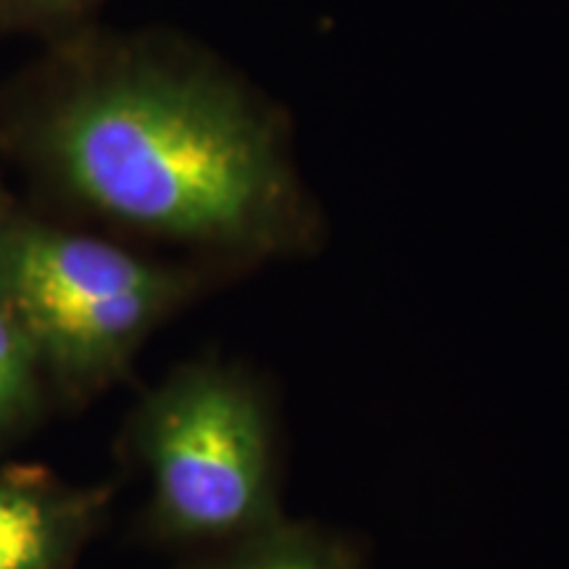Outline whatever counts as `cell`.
<instances>
[{
    "mask_svg": "<svg viewBox=\"0 0 569 569\" xmlns=\"http://www.w3.org/2000/svg\"><path fill=\"white\" fill-rule=\"evenodd\" d=\"M132 443L156 536L222 546L284 515L272 398L243 369H180L146 398Z\"/></svg>",
    "mask_w": 569,
    "mask_h": 569,
    "instance_id": "cell-2",
    "label": "cell"
},
{
    "mask_svg": "<svg viewBox=\"0 0 569 569\" xmlns=\"http://www.w3.org/2000/svg\"><path fill=\"white\" fill-rule=\"evenodd\" d=\"M101 498L0 480V569H61L92 528Z\"/></svg>",
    "mask_w": 569,
    "mask_h": 569,
    "instance_id": "cell-4",
    "label": "cell"
},
{
    "mask_svg": "<svg viewBox=\"0 0 569 569\" xmlns=\"http://www.w3.org/2000/svg\"><path fill=\"white\" fill-rule=\"evenodd\" d=\"M193 569H367V565L343 532L282 515L248 536L227 540Z\"/></svg>",
    "mask_w": 569,
    "mask_h": 569,
    "instance_id": "cell-5",
    "label": "cell"
},
{
    "mask_svg": "<svg viewBox=\"0 0 569 569\" xmlns=\"http://www.w3.org/2000/svg\"><path fill=\"white\" fill-rule=\"evenodd\" d=\"M190 282L84 234L17 227L0 234V296L34 348L77 386L111 380Z\"/></svg>",
    "mask_w": 569,
    "mask_h": 569,
    "instance_id": "cell-3",
    "label": "cell"
},
{
    "mask_svg": "<svg viewBox=\"0 0 569 569\" xmlns=\"http://www.w3.org/2000/svg\"><path fill=\"white\" fill-rule=\"evenodd\" d=\"M53 151L82 201L134 230L253 261L317 243L277 124L227 84L148 67L103 77L59 113Z\"/></svg>",
    "mask_w": 569,
    "mask_h": 569,
    "instance_id": "cell-1",
    "label": "cell"
},
{
    "mask_svg": "<svg viewBox=\"0 0 569 569\" xmlns=\"http://www.w3.org/2000/svg\"><path fill=\"white\" fill-rule=\"evenodd\" d=\"M38 356L30 332L0 296V427L13 425L32 407Z\"/></svg>",
    "mask_w": 569,
    "mask_h": 569,
    "instance_id": "cell-6",
    "label": "cell"
}]
</instances>
